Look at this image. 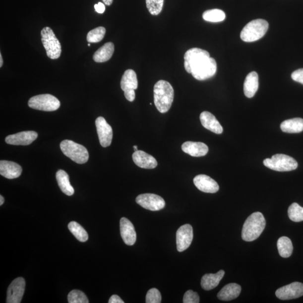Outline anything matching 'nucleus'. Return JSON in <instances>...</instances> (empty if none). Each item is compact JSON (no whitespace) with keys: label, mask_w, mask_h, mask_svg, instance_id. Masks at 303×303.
Returning <instances> with one entry per match:
<instances>
[{"label":"nucleus","mask_w":303,"mask_h":303,"mask_svg":"<svg viewBox=\"0 0 303 303\" xmlns=\"http://www.w3.org/2000/svg\"><path fill=\"white\" fill-rule=\"evenodd\" d=\"M184 67L186 72L198 80H205L214 76L217 63L207 51L199 48L187 50L184 55Z\"/></svg>","instance_id":"nucleus-1"},{"label":"nucleus","mask_w":303,"mask_h":303,"mask_svg":"<svg viewBox=\"0 0 303 303\" xmlns=\"http://www.w3.org/2000/svg\"><path fill=\"white\" fill-rule=\"evenodd\" d=\"M154 102L156 108L161 113H167L172 107L174 90L167 81L159 80L154 86Z\"/></svg>","instance_id":"nucleus-2"},{"label":"nucleus","mask_w":303,"mask_h":303,"mask_svg":"<svg viewBox=\"0 0 303 303\" xmlns=\"http://www.w3.org/2000/svg\"><path fill=\"white\" fill-rule=\"evenodd\" d=\"M266 227V220L262 213L254 212L245 220L243 225L242 238L245 242H253L261 236Z\"/></svg>","instance_id":"nucleus-3"},{"label":"nucleus","mask_w":303,"mask_h":303,"mask_svg":"<svg viewBox=\"0 0 303 303\" xmlns=\"http://www.w3.org/2000/svg\"><path fill=\"white\" fill-rule=\"evenodd\" d=\"M268 27V23L265 20L251 21L242 29L241 34V39L246 42L258 41L265 35Z\"/></svg>","instance_id":"nucleus-4"},{"label":"nucleus","mask_w":303,"mask_h":303,"mask_svg":"<svg viewBox=\"0 0 303 303\" xmlns=\"http://www.w3.org/2000/svg\"><path fill=\"white\" fill-rule=\"evenodd\" d=\"M61 148L64 155L76 163L83 164L88 161V152L82 145L65 140L61 143Z\"/></svg>","instance_id":"nucleus-5"},{"label":"nucleus","mask_w":303,"mask_h":303,"mask_svg":"<svg viewBox=\"0 0 303 303\" xmlns=\"http://www.w3.org/2000/svg\"><path fill=\"white\" fill-rule=\"evenodd\" d=\"M263 164L267 168L276 172H286L296 170L298 162L293 157L284 154H277L271 159L263 161Z\"/></svg>","instance_id":"nucleus-6"},{"label":"nucleus","mask_w":303,"mask_h":303,"mask_svg":"<svg viewBox=\"0 0 303 303\" xmlns=\"http://www.w3.org/2000/svg\"><path fill=\"white\" fill-rule=\"evenodd\" d=\"M41 40L46 51L47 55L51 59H57L61 54V42L50 27H45L41 31Z\"/></svg>","instance_id":"nucleus-7"},{"label":"nucleus","mask_w":303,"mask_h":303,"mask_svg":"<svg viewBox=\"0 0 303 303\" xmlns=\"http://www.w3.org/2000/svg\"><path fill=\"white\" fill-rule=\"evenodd\" d=\"M28 106L33 109L44 112H54L61 107V102L57 97L50 94H44L32 97L29 100Z\"/></svg>","instance_id":"nucleus-8"},{"label":"nucleus","mask_w":303,"mask_h":303,"mask_svg":"<svg viewBox=\"0 0 303 303\" xmlns=\"http://www.w3.org/2000/svg\"><path fill=\"white\" fill-rule=\"evenodd\" d=\"M136 202L143 208L151 211H160L165 206L164 199L155 194H140L136 198Z\"/></svg>","instance_id":"nucleus-9"},{"label":"nucleus","mask_w":303,"mask_h":303,"mask_svg":"<svg viewBox=\"0 0 303 303\" xmlns=\"http://www.w3.org/2000/svg\"><path fill=\"white\" fill-rule=\"evenodd\" d=\"M276 296L281 300H294L303 296V284L294 282L277 289Z\"/></svg>","instance_id":"nucleus-10"},{"label":"nucleus","mask_w":303,"mask_h":303,"mask_svg":"<svg viewBox=\"0 0 303 303\" xmlns=\"http://www.w3.org/2000/svg\"><path fill=\"white\" fill-rule=\"evenodd\" d=\"M98 136L100 143L103 147H108L112 144L113 131L111 126L103 117H99L96 121Z\"/></svg>","instance_id":"nucleus-11"},{"label":"nucleus","mask_w":303,"mask_h":303,"mask_svg":"<svg viewBox=\"0 0 303 303\" xmlns=\"http://www.w3.org/2000/svg\"><path fill=\"white\" fill-rule=\"evenodd\" d=\"M25 287V281L22 277H18L12 281L7 289L6 303H21L24 296Z\"/></svg>","instance_id":"nucleus-12"},{"label":"nucleus","mask_w":303,"mask_h":303,"mask_svg":"<svg viewBox=\"0 0 303 303\" xmlns=\"http://www.w3.org/2000/svg\"><path fill=\"white\" fill-rule=\"evenodd\" d=\"M193 239V230L189 224L181 226L177 233V250L179 252L185 250L190 246Z\"/></svg>","instance_id":"nucleus-13"},{"label":"nucleus","mask_w":303,"mask_h":303,"mask_svg":"<svg viewBox=\"0 0 303 303\" xmlns=\"http://www.w3.org/2000/svg\"><path fill=\"white\" fill-rule=\"evenodd\" d=\"M37 137L38 134L36 131H22L8 135L5 139V142L8 144L15 146H28L35 141Z\"/></svg>","instance_id":"nucleus-14"},{"label":"nucleus","mask_w":303,"mask_h":303,"mask_svg":"<svg viewBox=\"0 0 303 303\" xmlns=\"http://www.w3.org/2000/svg\"><path fill=\"white\" fill-rule=\"evenodd\" d=\"M193 182L195 186L204 193H215L219 190L218 183L206 175H199L195 177Z\"/></svg>","instance_id":"nucleus-15"},{"label":"nucleus","mask_w":303,"mask_h":303,"mask_svg":"<svg viewBox=\"0 0 303 303\" xmlns=\"http://www.w3.org/2000/svg\"><path fill=\"white\" fill-rule=\"evenodd\" d=\"M120 226L121 236L123 242L127 245H133L136 240V234L133 224L125 217H122L121 220Z\"/></svg>","instance_id":"nucleus-16"},{"label":"nucleus","mask_w":303,"mask_h":303,"mask_svg":"<svg viewBox=\"0 0 303 303\" xmlns=\"http://www.w3.org/2000/svg\"><path fill=\"white\" fill-rule=\"evenodd\" d=\"M22 173V168L14 162L8 161H0V174L8 179L19 178Z\"/></svg>","instance_id":"nucleus-17"},{"label":"nucleus","mask_w":303,"mask_h":303,"mask_svg":"<svg viewBox=\"0 0 303 303\" xmlns=\"http://www.w3.org/2000/svg\"><path fill=\"white\" fill-rule=\"evenodd\" d=\"M132 157L134 163L139 168L153 169L157 166V162L155 158L143 151H135Z\"/></svg>","instance_id":"nucleus-18"},{"label":"nucleus","mask_w":303,"mask_h":303,"mask_svg":"<svg viewBox=\"0 0 303 303\" xmlns=\"http://www.w3.org/2000/svg\"><path fill=\"white\" fill-rule=\"evenodd\" d=\"M200 121L203 126L217 134H220L223 132V128L216 118L211 113L203 112L200 115Z\"/></svg>","instance_id":"nucleus-19"},{"label":"nucleus","mask_w":303,"mask_h":303,"mask_svg":"<svg viewBox=\"0 0 303 303\" xmlns=\"http://www.w3.org/2000/svg\"><path fill=\"white\" fill-rule=\"evenodd\" d=\"M183 152L193 157H202L206 155L208 147L202 142H186L182 146Z\"/></svg>","instance_id":"nucleus-20"},{"label":"nucleus","mask_w":303,"mask_h":303,"mask_svg":"<svg viewBox=\"0 0 303 303\" xmlns=\"http://www.w3.org/2000/svg\"><path fill=\"white\" fill-rule=\"evenodd\" d=\"M241 291V285L236 283L229 284L220 290L217 297L221 301H230L240 296Z\"/></svg>","instance_id":"nucleus-21"},{"label":"nucleus","mask_w":303,"mask_h":303,"mask_svg":"<svg viewBox=\"0 0 303 303\" xmlns=\"http://www.w3.org/2000/svg\"><path fill=\"white\" fill-rule=\"evenodd\" d=\"M121 85L123 92L137 89L138 82L135 72L132 69L126 70L122 76Z\"/></svg>","instance_id":"nucleus-22"},{"label":"nucleus","mask_w":303,"mask_h":303,"mask_svg":"<svg viewBox=\"0 0 303 303\" xmlns=\"http://www.w3.org/2000/svg\"><path fill=\"white\" fill-rule=\"evenodd\" d=\"M259 86L258 75L252 71L246 76L244 83V92L247 98H252L257 92Z\"/></svg>","instance_id":"nucleus-23"},{"label":"nucleus","mask_w":303,"mask_h":303,"mask_svg":"<svg viewBox=\"0 0 303 303\" xmlns=\"http://www.w3.org/2000/svg\"><path fill=\"white\" fill-rule=\"evenodd\" d=\"M115 46L112 42L106 43L93 55V59L96 62H105L112 58Z\"/></svg>","instance_id":"nucleus-24"},{"label":"nucleus","mask_w":303,"mask_h":303,"mask_svg":"<svg viewBox=\"0 0 303 303\" xmlns=\"http://www.w3.org/2000/svg\"><path fill=\"white\" fill-rule=\"evenodd\" d=\"M225 275V271L220 270L216 274L204 275L201 280L202 288L208 291L217 287Z\"/></svg>","instance_id":"nucleus-25"},{"label":"nucleus","mask_w":303,"mask_h":303,"mask_svg":"<svg viewBox=\"0 0 303 303\" xmlns=\"http://www.w3.org/2000/svg\"><path fill=\"white\" fill-rule=\"evenodd\" d=\"M56 178L60 188L64 194L68 196L74 194V189L70 184L69 177L65 171L59 170L57 173Z\"/></svg>","instance_id":"nucleus-26"},{"label":"nucleus","mask_w":303,"mask_h":303,"mask_svg":"<svg viewBox=\"0 0 303 303\" xmlns=\"http://www.w3.org/2000/svg\"><path fill=\"white\" fill-rule=\"evenodd\" d=\"M281 129L284 133H299L303 131V119L294 118L281 123Z\"/></svg>","instance_id":"nucleus-27"},{"label":"nucleus","mask_w":303,"mask_h":303,"mask_svg":"<svg viewBox=\"0 0 303 303\" xmlns=\"http://www.w3.org/2000/svg\"><path fill=\"white\" fill-rule=\"evenodd\" d=\"M277 245L281 257L288 258L292 254L293 246L291 240L289 238L281 237L277 241Z\"/></svg>","instance_id":"nucleus-28"},{"label":"nucleus","mask_w":303,"mask_h":303,"mask_svg":"<svg viewBox=\"0 0 303 303\" xmlns=\"http://www.w3.org/2000/svg\"><path fill=\"white\" fill-rule=\"evenodd\" d=\"M70 232L80 242H85L88 240V234L85 230L75 221H72L68 225Z\"/></svg>","instance_id":"nucleus-29"},{"label":"nucleus","mask_w":303,"mask_h":303,"mask_svg":"<svg viewBox=\"0 0 303 303\" xmlns=\"http://www.w3.org/2000/svg\"><path fill=\"white\" fill-rule=\"evenodd\" d=\"M226 18L225 12L220 9H212L206 11L203 14V18L209 22L217 23L223 21Z\"/></svg>","instance_id":"nucleus-30"},{"label":"nucleus","mask_w":303,"mask_h":303,"mask_svg":"<svg viewBox=\"0 0 303 303\" xmlns=\"http://www.w3.org/2000/svg\"><path fill=\"white\" fill-rule=\"evenodd\" d=\"M289 219L294 222L299 223L303 221V208L297 203L290 205L288 209Z\"/></svg>","instance_id":"nucleus-31"},{"label":"nucleus","mask_w":303,"mask_h":303,"mask_svg":"<svg viewBox=\"0 0 303 303\" xmlns=\"http://www.w3.org/2000/svg\"><path fill=\"white\" fill-rule=\"evenodd\" d=\"M106 29L103 27H97L89 32L87 40L89 43H98L103 40L106 34Z\"/></svg>","instance_id":"nucleus-32"},{"label":"nucleus","mask_w":303,"mask_h":303,"mask_svg":"<svg viewBox=\"0 0 303 303\" xmlns=\"http://www.w3.org/2000/svg\"><path fill=\"white\" fill-rule=\"evenodd\" d=\"M148 10L152 15L160 14L163 8L164 0H146Z\"/></svg>","instance_id":"nucleus-33"},{"label":"nucleus","mask_w":303,"mask_h":303,"mask_svg":"<svg viewBox=\"0 0 303 303\" xmlns=\"http://www.w3.org/2000/svg\"><path fill=\"white\" fill-rule=\"evenodd\" d=\"M68 302L69 303H88L89 301L85 294L78 290H72L68 295Z\"/></svg>","instance_id":"nucleus-34"},{"label":"nucleus","mask_w":303,"mask_h":303,"mask_svg":"<svg viewBox=\"0 0 303 303\" xmlns=\"http://www.w3.org/2000/svg\"><path fill=\"white\" fill-rule=\"evenodd\" d=\"M146 302L147 303H160L161 302V295L159 290L152 288L148 292Z\"/></svg>","instance_id":"nucleus-35"},{"label":"nucleus","mask_w":303,"mask_h":303,"mask_svg":"<svg viewBox=\"0 0 303 303\" xmlns=\"http://www.w3.org/2000/svg\"><path fill=\"white\" fill-rule=\"evenodd\" d=\"M200 298L197 293L194 292L192 290L187 291L183 296V303H198Z\"/></svg>","instance_id":"nucleus-36"},{"label":"nucleus","mask_w":303,"mask_h":303,"mask_svg":"<svg viewBox=\"0 0 303 303\" xmlns=\"http://www.w3.org/2000/svg\"><path fill=\"white\" fill-rule=\"evenodd\" d=\"M292 78L296 82L303 84V69H300L294 71Z\"/></svg>","instance_id":"nucleus-37"},{"label":"nucleus","mask_w":303,"mask_h":303,"mask_svg":"<svg viewBox=\"0 0 303 303\" xmlns=\"http://www.w3.org/2000/svg\"><path fill=\"white\" fill-rule=\"evenodd\" d=\"M135 90L127 91L124 92V95L126 99L130 102H133L135 100Z\"/></svg>","instance_id":"nucleus-38"},{"label":"nucleus","mask_w":303,"mask_h":303,"mask_svg":"<svg viewBox=\"0 0 303 303\" xmlns=\"http://www.w3.org/2000/svg\"><path fill=\"white\" fill-rule=\"evenodd\" d=\"M96 11L99 14L104 13L105 11V6L103 3L99 2L95 5Z\"/></svg>","instance_id":"nucleus-39"},{"label":"nucleus","mask_w":303,"mask_h":303,"mask_svg":"<svg viewBox=\"0 0 303 303\" xmlns=\"http://www.w3.org/2000/svg\"><path fill=\"white\" fill-rule=\"evenodd\" d=\"M109 303H124L120 297H119L117 295H113L112 297L110 298Z\"/></svg>","instance_id":"nucleus-40"},{"label":"nucleus","mask_w":303,"mask_h":303,"mask_svg":"<svg viewBox=\"0 0 303 303\" xmlns=\"http://www.w3.org/2000/svg\"><path fill=\"white\" fill-rule=\"evenodd\" d=\"M102 1H103L105 5L108 6L112 5L113 2V0H102Z\"/></svg>","instance_id":"nucleus-41"},{"label":"nucleus","mask_w":303,"mask_h":303,"mask_svg":"<svg viewBox=\"0 0 303 303\" xmlns=\"http://www.w3.org/2000/svg\"><path fill=\"white\" fill-rule=\"evenodd\" d=\"M4 202H5V199H4L2 195H0V206H2Z\"/></svg>","instance_id":"nucleus-42"},{"label":"nucleus","mask_w":303,"mask_h":303,"mask_svg":"<svg viewBox=\"0 0 303 303\" xmlns=\"http://www.w3.org/2000/svg\"><path fill=\"white\" fill-rule=\"evenodd\" d=\"M3 65V60L2 57V55L0 54V67H2Z\"/></svg>","instance_id":"nucleus-43"},{"label":"nucleus","mask_w":303,"mask_h":303,"mask_svg":"<svg viewBox=\"0 0 303 303\" xmlns=\"http://www.w3.org/2000/svg\"><path fill=\"white\" fill-rule=\"evenodd\" d=\"M135 151H138V147L136 146H134L133 147Z\"/></svg>","instance_id":"nucleus-44"},{"label":"nucleus","mask_w":303,"mask_h":303,"mask_svg":"<svg viewBox=\"0 0 303 303\" xmlns=\"http://www.w3.org/2000/svg\"><path fill=\"white\" fill-rule=\"evenodd\" d=\"M91 44H88V46H90Z\"/></svg>","instance_id":"nucleus-45"}]
</instances>
